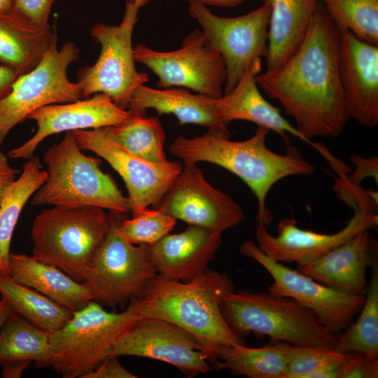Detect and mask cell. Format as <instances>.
I'll use <instances>...</instances> for the list:
<instances>
[{
  "label": "cell",
  "instance_id": "9c48e42d",
  "mask_svg": "<svg viewBox=\"0 0 378 378\" xmlns=\"http://www.w3.org/2000/svg\"><path fill=\"white\" fill-rule=\"evenodd\" d=\"M339 197L354 209L353 216L340 231L334 234L317 233L299 227L293 218H284L279 222L276 236L270 234L263 224L258 223V247L275 261L295 262L300 267L317 260L360 231L377 227V201L374 195L351 186L344 188Z\"/></svg>",
  "mask_w": 378,
  "mask_h": 378
},
{
  "label": "cell",
  "instance_id": "ab89813d",
  "mask_svg": "<svg viewBox=\"0 0 378 378\" xmlns=\"http://www.w3.org/2000/svg\"><path fill=\"white\" fill-rule=\"evenodd\" d=\"M8 158L0 150V204L8 188L20 174V171L11 167Z\"/></svg>",
  "mask_w": 378,
  "mask_h": 378
},
{
  "label": "cell",
  "instance_id": "4fadbf2b",
  "mask_svg": "<svg viewBox=\"0 0 378 378\" xmlns=\"http://www.w3.org/2000/svg\"><path fill=\"white\" fill-rule=\"evenodd\" d=\"M134 57L158 76L160 88H189L214 99L223 95L227 78L224 60L206 46L198 29L187 35L176 50L158 51L139 43L134 48Z\"/></svg>",
  "mask_w": 378,
  "mask_h": 378
},
{
  "label": "cell",
  "instance_id": "5bb4252c",
  "mask_svg": "<svg viewBox=\"0 0 378 378\" xmlns=\"http://www.w3.org/2000/svg\"><path fill=\"white\" fill-rule=\"evenodd\" d=\"M239 251L255 260L271 275L273 282L268 287L270 293L294 299L311 310L321 324L334 335L342 334L363 307L365 295L342 293L320 284L272 260L251 240L244 241Z\"/></svg>",
  "mask_w": 378,
  "mask_h": 378
},
{
  "label": "cell",
  "instance_id": "74e56055",
  "mask_svg": "<svg viewBox=\"0 0 378 378\" xmlns=\"http://www.w3.org/2000/svg\"><path fill=\"white\" fill-rule=\"evenodd\" d=\"M351 161L356 165V169L351 173L348 181L354 186H359L366 177H372L378 183V158L377 156L364 158L352 155Z\"/></svg>",
  "mask_w": 378,
  "mask_h": 378
},
{
  "label": "cell",
  "instance_id": "2e32d148",
  "mask_svg": "<svg viewBox=\"0 0 378 378\" xmlns=\"http://www.w3.org/2000/svg\"><path fill=\"white\" fill-rule=\"evenodd\" d=\"M71 133L82 150L104 159L122 177L133 215L149 206H155L183 167L178 160L163 163L144 160L113 141L102 128Z\"/></svg>",
  "mask_w": 378,
  "mask_h": 378
},
{
  "label": "cell",
  "instance_id": "d4e9b609",
  "mask_svg": "<svg viewBox=\"0 0 378 378\" xmlns=\"http://www.w3.org/2000/svg\"><path fill=\"white\" fill-rule=\"evenodd\" d=\"M10 276L57 304L75 312L92 300L88 288L54 265L23 253H10Z\"/></svg>",
  "mask_w": 378,
  "mask_h": 378
},
{
  "label": "cell",
  "instance_id": "52a82bcc",
  "mask_svg": "<svg viewBox=\"0 0 378 378\" xmlns=\"http://www.w3.org/2000/svg\"><path fill=\"white\" fill-rule=\"evenodd\" d=\"M139 318L132 300L120 312L90 301L50 335L48 367L64 378H85L106 358L114 343Z\"/></svg>",
  "mask_w": 378,
  "mask_h": 378
},
{
  "label": "cell",
  "instance_id": "7bdbcfd3",
  "mask_svg": "<svg viewBox=\"0 0 378 378\" xmlns=\"http://www.w3.org/2000/svg\"><path fill=\"white\" fill-rule=\"evenodd\" d=\"M12 313V310L9 305L3 300H0V330L4 323Z\"/></svg>",
  "mask_w": 378,
  "mask_h": 378
},
{
  "label": "cell",
  "instance_id": "4316f807",
  "mask_svg": "<svg viewBox=\"0 0 378 378\" xmlns=\"http://www.w3.org/2000/svg\"><path fill=\"white\" fill-rule=\"evenodd\" d=\"M266 71L284 63L300 47L319 4L318 0H269Z\"/></svg>",
  "mask_w": 378,
  "mask_h": 378
},
{
  "label": "cell",
  "instance_id": "ee69618b",
  "mask_svg": "<svg viewBox=\"0 0 378 378\" xmlns=\"http://www.w3.org/2000/svg\"><path fill=\"white\" fill-rule=\"evenodd\" d=\"M12 0H0V11H7L11 8Z\"/></svg>",
  "mask_w": 378,
  "mask_h": 378
},
{
  "label": "cell",
  "instance_id": "d6a6232c",
  "mask_svg": "<svg viewBox=\"0 0 378 378\" xmlns=\"http://www.w3.org/2000/svg\"><path fill=\"white\" fill-rule=\"evenodd\" d=\"M339 30L378 46V0H318Z\"/></svg>",
  "mask_w": 378,
  "mask_h": 378
},
{
  "label": "cell",
  "instance_id": "836d02e7",
  "mask_svg": "<svg viewBox=\"0 0 378 378\" xmlns=\"http://www.w3.org/2000/svg\"><path fill=\"white\" fill-rule=\"evenodd\" d=\"M176 223V218L158 209H145L132 218L122 219L120 230L130 243L150 246L169 234Z\"/></svg>",
  "mask_w": 378,
  "mask_h": 378
},
{
  "label": "cell",
  "instance_id": "277c9868",
  "mask_svg": "<svg viewBox=\"0 0 378 378\" xmlns=\"http://www.w3.org/2000/svg\"><path fill=\"white\" fill-rule=\"evenodd\" d=\"M47 178L32 196L34 206H97L122 214L132 213L128 197L101 169V160L85 155L71 132L43 155Z\"/></svg>",
  "mask_w": 378,
  "mask_h": 378
},
{
  "label": "cell",
  "instance_id": "6da1fadb",
  "mask_svg": "<svg viewBox=\"0 0 378 378\" xmlns=\"http://www.w3.org/2000/svg\"><path fill=\"white\" fill-rule=\"evenodd\" d=\"M339 44L340 30L319 2L298 49L281 65L255 76L258 88L281 104L309 141L338 136L349 119L339 75Z\"/></svg>",
  "mask_w": 378,
  "mask_h": 378
},
{
  "label": "cell",
  "instance_id": "cb8c5ba5",
  "mask_svg": "<svg viewBox=\"0 0 378 378\" xmlns=\"http://www.w3.org/2000/svg\"><path fill=\"white\" fill-rule=\"evenodd\" d=\"M57 34L13 11H0V65L25 74L41 62Z\"/></svg>",
  "mask_w": 378,
  "mask_h": 378
},
{
  "label": "cell",
  "instance_id": "ba28073f",
  "mask_svg": "<svg viewBox=\"0 0 378 378\" xmlns=\"http://www.w3.org/2000/svg\"><path fill=\"white\" fill-rule=\"evenodd\" d=\"M111 228L88 266L83 284L92 301L102 307L124 309L142 298L148 282L157 272L149 246L133 244L120 230L122 214L111 212Z\"/></svg>",
  "mask_w": 378,
  "mask_h": 378
},
{
  "label": "cell",
  "instance_id": "1f68e13d",
  "mask_svg": "<svg viewBox=\"0 0 378 378\" xmlns=\"http://www.w3.org/2000/svg\"><path fill=\"white\" fill-rule=\"evenodd\" d=\"M371 268L358 318L338 336L335 351L339 353L361 351L378 358V256Z\"/></svg>",
  "mask_w": 378,
  "mask_h": 378
},
{
  "label": "cell",
  "instance_id": "7a4b0ae2",
  "mask_svg": "<svg viewBox=\"0 0 378 378\" xmlns=\"http://www.w3.org/2000/svg\"><path fill=\"white\" fill-rule=\"evenodd\" d=\"M233 290V282L226 274L211 270L189 281L157 274L148 282L142 298L132 300L139 318L167 321L192 334L209 363L214 364L220 346L245 344L221 313L225 296Z\"/></svg>",
  "mask_w": 378,
  "mask_h": 378
},
{
  "label": "cell",
  "instance_id": "8d00e7d4",
  "mask_svg": "<svg viewBox=\"0 0 378 378\" xmlns=\"http://www.w3.org/2000/svg\"><path fill=\"white\" fill-rule=\"evenodd\" d=\"M54 1L12 0L11 9L38 25L46 26Z\"/></svg>",
  "mask_w": 378,
  "mask_h": 378
},
{
  "label": "cell",
  "instance_id": "8992f818",
  "mask_svg": "<svg viewBox=\"0 0 378 378\" xmlns=\"http://www.w3.org/2000/svg\"><path fill=\"white\" fill-rule=\"evenodd\" d=\"M111 225L110 211L100 207L45 209L32 222V256L82 283Z\"/></svg>",
  "mask_w": 378,
  "mask_h": 378
},
{
  "label": "cell",
  "instance_id": "f6af8a7d",
  "mask_svg": "<svg viewBox=\"0 0 378 378\" xmlns=\"http://www.w3.org/2000/svg\"><path fill=\"white\" fill-rule=\"evenodd\" d=\"M127 1L132 2L139 8H140L142 6H144V5H146L148 2L150 1L151 0H127Z\"/></svg>",
  "mask_w": 378,
  "mask_h": 378
},
{
  "label": "cell",
  "instance_id": "d590c367",
  "mask_svg": "<svg viewBox=\"0 0 378 378\" xmlns=\"http://www.w3.org/2000/svg\"><path fill=\"white\" fill-rule=\"evenodd\" d=\"M378 358L361 351L347 353L340 378H377Z\"/></svg>",
  "mask_w": 378,
  "mask_h": 378
},
{
  "label": "cell",
  "instance_id": "4dcf8cb0",
  "mask_svg": "<svg viewBox=\"0 0 378 378\" xmlns=\"http://www.w3.org/2000/svg\"><path fill=\"white\" fill-rule=\"evenodd\" d=\"M102 129L113 141L144 160L167 161L164 152L165 133L158 117L130 115L119 124Z\"/></svg>",
  "mask_w": 378,
  "mask_h": 378
},
{
  "label": "cell",
  "instance_id": "484cf974",
  "mask_svg": "<svg viewBox=\"0 0 378 378\" xmlns=\"http://www.w3.org/2000/svg\"><path fill=\"white\" fill-rule=\"evenodd\" d=\"M0 332V365L4 378H20L32 362L48 367L50 333L12 312Z\"/></svg>",
  "mask_w": 378,
  "mask_h": 378
},
{
  "label": "cell",
  "instance_id": "d6986e66",
  "mask_svg": "<svg viewBox=\"0 0 378 378\" xmlns=\"http://www.w3.org/2000/svg\"><path fill=\"white\" fill-rule=\"evenodd\" d=\"M130 116L127 109L117 106L106 94L98 93L83 100L43 106L29 115L36 122L35 134L7 156L29 159L46 137L63 132L93 130L119 124Z\"/></svg>",
  "mask_w": 378,
  "mask_h": 378
},
{
  "label": "cell",
  "instance_id": "ac0fdd59",
  "mask_svg": "<svg viewBox=\"0 0 378 378\" xmlns=\"http://www.w3.org/2000/svg\"><path fill=\"white\" fill-rule=\"evenodd\" d=\"M340 80L349 118L374 127L378 124V46L340 30Z\"/></svg>",
  "mask_w": 378,
  "mask_h": 378
},
{
  "label": "cell",
  "instance_id": "603a6c76",
  "mask_svg": "<svg viewBox=\"0 0 378 378\" xmlns=\"http://www.w3.org/2000/svg\"><path fill=\"white\" fill-rule=\"evenodd\" d=\"M215 104L216 99L183 88L154 89L141 85L134 90L127 110L130 115H146L147 109L152 108L158 116L172 114L180 125L195 124L230 134L218 118Z\"/></svg>",
  "mask_w": 378,
  "mask_h": 378
},
{
  "label": "cell",
  "instance_id": "7402d4cb",
  "mask_svg": "<svg viewBox=\"0 0 378 378\" xmlns=\"http://www.w3.org/2000/svg\"><path fill=\"white\" fill-rule=\"evenodd\" d=\"M262 69L261 58L255 59L245 71L234 88L216 99V110L220 120L227 125L233 120H246L272 130L288 142L292 134L314 147L281 114L279 108L267 102L260 93L255 76Z\"/></svg>",
  "mask_w": 378,
  "mask_h": 378
},
{
  "label": "cell",
  "instance_id": "9a60e30c",
  "mask_svg": "<svg viewBox=\"0 0 378 378\" xmlns=\"http://www.w3.org/2000/svg\"><path fill=\"white\" fill-rule=\"evenodd\" d=\"M155 208L188 225L220 233L245 218L241 205L209 183L197 163L190 162H183Z\"/></svg>",
  "mask_w": 378,
  "mask_h": 378
},
{
  "label": "cell",
  "instance_id": "f1b7e54d",
  "mask_svg": "<svg viewBox=\"0 0 378 378\" xmlns=\"http://www.w3.org/2000/svg\"><path fill=\"white\" fill-rule=\"evenodd\" d=\"M47 172L40 160L31 157L26 162L20 176L6 190L0 204V274L10 276L9 258L12 236L24 206L44 183Z\"/></svg>",
  "mask_w": 378,
  "mask_h": 378
},
{
  "label": "cell",
  "instance_id": "ffe728a7",
  "mask_svg": "<svg viewBox=\"0 0 378 378\" xmlns=\"http://www.w3.org/2000/svg\"><path fill=\"white\" fill-rule=\"evenodd\" d=\"M377 256V241L366 229L297 270L332 289L365 295L367 269Z\"/></svg>",
  "mask_w": 378,
  "mask_h": 378
},
{
  "label": "cell",
  "instance_id": "e0dca14e",
  "mask_svg": "<svg viewBox=\"0 0 378 378\" xmlns=\"http://www.w3.org/2000/svg\"><path fill=\"white\" fill-rule=\"evenodd\" d=\"M120 356L161 360L175 366L188 377L214 370L192 334L159 318L136 320L114 343L108 356Z\"/></svg>",
  "mask_w": 378,
  "mask_h": 378
},
{
  "label": "cell",
  "instance_id": "30bf717a",
  "mask_svg": "<svg viewBox=\"0 0 378 378\" xmlns=\"http://www.w3.org/2000/svg\"><path fill=\"white\" fill-rule=\"evenodd\" d=\"M139 8L127 1L121 23L108 25L97 23L91 36L101 44L100 55L92 66L80 69L77 83L83 97L104 93L119 107L127 109L134 90L148 80L147 74L135 67L132 34Z\"/></svg>",
  "mask_w": 378,
  "mask_h": 378
},
{
  "label": "cell",
  "instance_id": "b9f144b4",
  "mask_svg": "<svg viewBox=\"0 0 378 378\" xmlns=\"http://www.w3.org/2000/svg\"><path fill=\"white\" fill-rule=\"evenodd\" d=\"M188 2L198 1L204 5L233 8L241 4L247 0H187Z\"/></svg>",
  "mask_w": 378,
  "mask_h": 378
},
{
  "label": "cell",
  "instance_id": "7c38bea8",
  "mask_svg": "<svg viewBox=\"0 0 378 378\" xmlns=\"http://www.w3.org/2000/svg\"><path fill=\"white\" fill-rule=\"evenodd\" d=\"M190 15L202 26L206 46L218 52L226 68L223 94L230 92L257 59L265 57L271 13L269 0L243 15L225 18L198 1L189 2Z\"/></svg>",
  "mask_w": 378,
  "mask_h": 378
},
{
  "label": "cell",
  "instance_id": "44dd1931",
  "mask_svg": "<svg viewBox=\"0 0 378 378\" xmlns=\"http://www.w3.org/2000/svg\"><path fill=\"white\" fill-rule=\"evenodd\" d=\"M221 234L192 225L180 233L167 234L149 246L157 274L181 281L194 279L209 270L220 246Z\"/></svg>",
  "mask_w": 378,
  "mask_h": 378
},
{
  "label": "cell",
  "instance_id": "8fae6325",
  "mask_svg": "<svg viewBox=\"0 0 378 378\" xmlns=\"http://www.w3.org/2000/svg\"><path fill=\"white\" fill-rule=\"evenodd\" d=\"M57 41L55 36L38 66L19 76L10 92L0 100V145L11 129L33 111L83 97L78 84L70 81L66 74L69 64L79 59V49L68 41L58 50Z\"/></svg>",
  "mask_w": 378,
  "mask_h": 378
},
{
  "label": "cell",
  "instance_id": "3957f363",
  "mask_svg": "<svg viewBox=\"0 0 378 378\" xmlns=\"http://www.w3.org/2000/svg\"><path fill=\"white\" fill-rule=\"evenodd\" d=\"M269 130L258 126L251 138L234 141L230 134L208 130L200 136H178L169 153L183 162H206L220 166L241 179L258 202V223L267 226L272 220L266 197L274 185L290 176H307L315 167L298 149L290 147L286 155L278 154L266 145Z\"/></svg>",
  "mask_w": 378,
  "mask_h": 378
},
{
  "label": "cell",
  "instance_id": "f35d334b",
  "mask_svg": "<svg viewBox=\"0 0 378 378\" xmlns=\"http://www.w3.org/2000/svg\"><path fill=\"white\" fill-rule=\"evenodd\" d=\"M116 356H108L85 378H136L133 373L124 368Z\"/></svg>",
  "mask_w": 378,
  "mask_h": 378
},
{
  "label": "cell",
  "instance_id": "5b68a950",
  "mask_svg": "<svg viewBox=\"0 0 378 378\" xmlns=\"http://www.w3.org/2000/svg\"><path fill=\"white\" fill-rule=\"evenodd\" d=\"M220 309L226 323L239 337L252 333L267 335L272 341L335 350L338 335L293 298L269 291L233 290L225 296Z\"/></svg>",
  "mask_w": 378,
  "mask_h": 378
},
{
  "label": "cell",
  "instance_id": "60d3db41",
  "mask_svg": "<svg viewBox=\"0 0 378 378\" xmlns=\"http://www.w3.org/2000/svg\"><path fill=\"white\" fill-rule=\"evenodd\" d=\"M19 76L13 69L0 65V100L10 92L13 83Z\"/></svg>",
  "mask_w": 378,
  "mask_h": 378
},
{
  "label": "cell",
  "instance_id": "83f0119b",
  "mask_svg": "<svg viewBox=\"0 0 378 378\" xmlns=\"http://www.w3.org/2000/svg\"><path fill=\"white\" fill-rule=\"evenodd\" d=\"M291 344L273 341L253 348L245 344L223 345L217 351L214 369H228L234 375L248 378H284Z\"/></svg>",
  "mask_w": 378,
  "mask_h": 378
},
{
  "label": "cell",
  "instance_id": "f546056e",
  "mask_svg": "<svg viewBox=\"0 0 378 378\" xmlns=\"http://www.w3.org/2000/svg\"><path fill=\"white\" fill-rule=\"evenodd\" d=\"M0 295L13 312L51 333L61 328L72 312L10 276L0 274Z\"/></svg>",
  "mask_w": 378,
  "mask_h": 378
},
{
  "label": "cell",
  "instance_id": "e575fe53",
  "mask_svg": "<svg viewBox=\"0 0 378 378\" xmlns=\"http://www.w3.org/2000/svg\"><path fill=\"white\" fill-rule=\"evenodd\" d=\"M346 358L347 353L293 344L284 378H311L317 371L329 365L342 363Z\"/></svg>",
  "mask_w": 378,
  "mask_h": 378
}]
</instances>
